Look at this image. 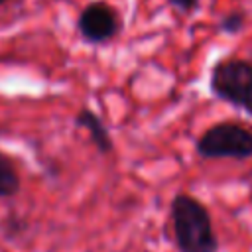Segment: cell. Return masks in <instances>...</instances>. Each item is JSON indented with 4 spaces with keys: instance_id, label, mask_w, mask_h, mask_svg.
I'll return each mask as SVG.
<instances>
[{
    "instance_id": "obj_1",
    "label": "cell",
    "mask_w": 252,
    "mask_h": 252,
    "mask_svg": "<svg viewBox=\"0 0 252 252\" xmlns=\"http://www.w3.org/2000/svg\"><path fill=\"white\" fill-rule=\"evenodd\" d=\"M179 252H219V238L209 209L189 193H177L169 205Z\"/></svg>"
},
{
    "instance_id": "obj_2",
    "label": "cell",
    "mask_w": 252,
    "mask_h": 252,
    "mask_svg": "<svg viewBox=\"0 0 252 252\" xmlns=\"http://www.w3.org/2000/svg\"><path fill=\"white\" fill-rule=\"evenodd\" d=\"M211 93L252 116V61L240 57L219 59L211 69Z\"/></svg>"
},
{
    "instance_id": "obj_3",
    "label": "cell",
    "mask_w": 252,
    "mask_h": 252,
    "mask_svg": "<svg viewBox=\"0 0 252 252\" xmlns=\"http://www.w3.org/2000/svg\"><path fill=\"white\" fill-rule=\"evenodd\" d=\"M195 152L203 159H248L252 158V130L234 120L217 122L197 138Z\"/></svg>"
},
{
    "instance_id": "obj_4",
    "label": "cell",
    "mask_w": 252,
    "mask_h": 252,
    "mask_svg": "<svg viewBox=\"0 0 252 252\" xmlns=\"http://www.w3.org/2000/svg\"><path fill=\"white\" fill-rule=\"evenodd\" d=\"M120 32V16L114 6L104 0L87 4L77 18V33L91 45H100L116 37Z\"/></svg>"
},
{
    "instance_id": "obj_5",
    "label": "cell",
    "mask_w": 252,
    "mask_h": 252,
    "mask_svg": "<svg viewBox=\"0 0 252 252\" xmlns=\"http://www.w3.org/2000/svg\"><path fill=\"white\" fill-rule=\"evenodd\" d=\"M73 122H75V126H77V128L87 130V134H89L91 142L94 144V148L98 150V154L106 156V154H110V152H112L114 144H112L110 132H108L106 124L100 120V116H98L94 110H91L89 106L79 108V110H77V114H75V118H73Z\"/></svg>"
},
{
    "instance_id": "obj_6",
    "label": "cell",
    "mask_w": 252,
    "mask_h": 252,
    "mask_svg": "<svg viewBox=\"0 0 252 252\" xmlns=\"http://www.w3.org/2000/svg\"><path fill=\"white\" fill-rule=\"evenodd\" d=\"M20 191V173L10 156L0 152V199L14 197Z\"/></svg>"
},
{
    "instance_id": "obj_7",
    "label": "cell",
    "mask_w": 252,
    "mask_h": 252,
    "mask_svg": "<svg viewBox=\"0 0 252 252\" xmlns=\"http://www.w3.org/2000/svg\"><path fill=\"white\" fill-rule=\"evenodd\" d=\"M244 24H246V12H242V10H232V12H228V14H224V16L220 18L217 30H219L220 33H226V35H236V33L242 32Z\"/></svg>"
},
{
    "instance_id": "obj_8",
    "label": "cell",
    "mask_w": 252,
    "mask_h": 252,
    "mask_svg": "<svg viewBox=\"0 0 252 252\" xmlns=\"http://www.w3.org/2000/svg\"><path fill=\"white\" fill-rule=\"evenodd\" d=\"M167 4L183 14H191L193 10L199 8V0H167Z\"/></svg>"
},
{
    "instance_id": "obj_9",
    "label": "cell",
    "mask_w": 252,
    "mask_h": 252,
    "mask_svg": "<svg viewBox=\"0 0 252 252\" xmlns=\"http://www.w3.org/2000/svg\"><path fill=\"white\" fill-rule=\"evenodd\" d=\"M6 2H8V0H0V6H2V4H6Z\"/></svg>"
},
{
    "instance_id": "obj_10",
    "label": "cell",
    "mask_w": 252,
    "mask_h": 252,
    "mask_svg": "<svg viewBox=\"0 0 252 252\" xmlns=\"http://www.w3.org/2000/svg\"><path fill=\"white\" fill-rule=\"evenodd\" d=\"M250 177H252V173H250Z\"/></svg>"
}]
</instances>
